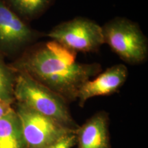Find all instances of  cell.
<instances>
[{"instance_id": "obj_1", "label": "cell", "mask_w": 148, "mask_h": 148, "mask_svg": "<svg viewBox=\"0 0 148 148\" xmlns=\"http://www.w3.org/2000/svg\"><path fill=\"white\" fill-rule=\"evenodd\" d=\"M10 66L16 71L26 73L69 103L77 101L82 85L102 69L99 63L78 62L75 51L52 40L34 44Z\"/></svg>"}, {"instance_id": "obj_9", "label": "cell", "mask_w": 148, "mask_h": 148, "mask_svg": "<svg viewBox=\"0 0 148 148\" xmlns=\"http://www.w3.org/2000/svg\"><path fill=\"white\" fill-rule=\"evenodd\" d=\"M0 148H28L21 120L13 107L0 118Z\"/></svg>"}, {"instance_id": "obj_10", "label": "cell", "mask_w": 148, "mask_h": 148, "mask_svg": "<svg viewBox=\"0 0 148 148\" xmlns=\"http://www.w3.org/2000/svg\"><path fill=\"white\" fill-rule=\"evenodd\" d=\"M25 21L40 17L52 5L54 0H3Z\"/></svg>"}, {"instance_id": "obj_11", "label": "cell", "mask_w": 148, "mask_h": 148, "mask_svg": "<svg viewBox=\"0 0 148 148\" xmlns=\"http://www.w3.org/2000/svg\"><path fill=\"white\" fill-rule=\"evenodd\" d=\"M16 71L5 64L3 55L0 52V103L12 106L15 103L14 85Z\"/></svg>"}, {"instance_id": "obj_12", "label": "cell", "mask_w": 148, "mask_h": 148, "mask_svg": "<svg viewBox=\"0 0 148 148\" xmlns=\"http://www.w3.org/2000/svg\"><path fill=\"white\" fill-rule=\"evenodd\" d=\"M76 130L64 135L46 148H73L76 145Z\"/></svg>"}, {"instance_id": "obj_8", "label": "cell", "mask_w": 148, "mask_h": 148, "mask_svg": "<svg viewBox=\"0 0 148 148\" xmlns=\"http://www.w3.org/2000/svg\"><path fill=\"white\" fill-rule=\"evenodd\" d=\"M77 148H111L109 115L97 112L76 130Z\"/></svg>"}, {"instance_id": "obj_5", "label": "cell", "mask_w": 148, "mask_h": 148, "mask_svg": "<svg viewBox=\"0 0 148 148\" xmlns=\"http://www.w3.org/2000/svg\"><path fill=\"white\" fill-rule=\"evenodd\" d=\"M14 108L21 122L22 130L28 148H46L64 135L75 130L15 102Z\"/></svg>"}, {"instance_id": "obj_7", "label": "cell", "mask_w": 148, "mask_h": 148, "mask_svg": "<svg viewBox=\"0 0 148 148\" xmlns=\"http://www.w3.org/2000/svg\"><path fill=\"white\" fill-rule=\"evenodd\" d=\"M128 76L125 64H115L99 73L93 79H89L82 85L77 93V100L80 107L90 98L110 95L117 92L124 84Z\"/></svg>"}, {"instance_id": "obj_4", "label": "cell", "mask_w": 148, "mask_h": 148, "mask_svg": "<svg viewBox=\"0 0 148 148\" xmlns=\"http://www.w3.org/2000/svg\"><path fill=\"white\" fill-rule=\"evenodd\" d=\"M47 36L75 52H95L104 44L101 25L82 16L58 24Z\"/></svg>"}, {"instance_id": "obj_3", "label": "cell", "mask_w": 148, "mask_h": 148, "mask_svg": "<svg viewBox=\"0 0 148 148\" xmlns=\"http://www.w3.org/2000/svg\"><path fill=\"white\" fill-rule=\"evenodd\" d=\"M104 43L130 64L143 63L148 56V40L135 22L117 16L101 26Z\"/></svg>"}, {"instance_id": "obj_13", "label": "cell", "mask_w": 148, "mask_h": 148, "mask_svg": "<svg viewBox=\"0 0 148 148\" xmlns=\"http://www.w3.org/2000/svg\"><path fill=\"white\" fill-rule=\"evenodd\" d=\"M12 108V106H11V105L0 103V118L4 115L5 114H6Z\"/></svg>"}, {"instance_id": "obj_6", "label": "cell", "mask_w": 148, "mask_h": 148, "mask_svg": "<svg viewBox=\"0 0 148 148\" xmlns=\"http://www.w3.org/2000/svg\"><path fill=\"white\" fill-rule=\"evenodd\" d=\"M42 36L0 0V52L3 55L23 53Z\"/></svg>"}, {"instance_id": "obj_2", "label": "cell", "mask_w": 148, "mask_h": 148, "mask_svg": "<svg viewBox=\"0 0 148 148\" xmlns=\"http://www.w3.org/2000/svg\"><path fill=\"white\" fill-rule=\"evenodd\" d=\"M14 93L15 102L55 120L72 130L78 128L79 125L69 110V103L26 73L16 71Z\"/></svg>"}]
</instances>
